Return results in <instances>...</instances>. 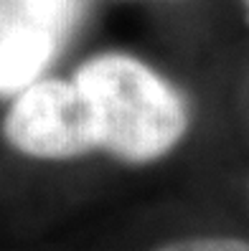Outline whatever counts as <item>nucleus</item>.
<instances>
[{
    "mask_svg": "<svg viewBox=\"0 0 249 251\" xmlns=\"http://www.w3.org/2000/svg\"><path fill=\"white\" fill-rule=\"evenodd\" d=\"M82 13V0H0V97H13L43 76Z\"/></svg>",
    "mask_w": 249,
    "mask_h": 251,
    "instance_id": "7ed1b4c3",
    "label": "nucleus"
},
{
    "mask_svg": "<svg viewBox=\"0 0 249 251\" xmlns=\"http://www.w3.org/2000/svg\"><path fill=\"white\" fill-rule=\"evenodd\" d=\"M244 10H247V21H249V0H244Z\"/></svg>",
    "mask_w": 249,
    "mask_h": 251,
    "instance_id": "39448f33",
    "label": "nucleus"
},
{
    "mask_svg": "<svg viewBox=\"0 0 249 251\" xmlns=\"http://www.w3.org/2000/svg\"><path fill=\"white\" fill-rule=\"evenodd\" d=\"M74 84L89 107L97 150L145 165L168 155L188 129V107L175 86L130 53L107 51L77 69Z\"/></svg>",
    "mask_w": 249,
    "mask_h": 251,
    "instance_id": "f257e3e1",
    "label": "nucleus"
},
{
    "mask_svg": "<svg viewBox=\"0 0 249 251\" xmlns=\"http://www.w3.org/2000/svg\"><path fill=\"white\" fill-rule=\"evenodd\" d=\"M155 251H249V244L239 239H221V236H201V239L173 241Z\"/></svg>",
    "mask_w": 249,
    "mask_h": 251,
    "instance_id": "20e7f679",
    "label": "nucleus"
},
{
    "mask_svg": "<svg viewBox=\"0 0 249 251\" xmlns=\"http://www.w3.org/2000/svg\"><path fill=\"white\" fill-rule=\"evenodd\" d=\"M13 150L38 160H69L97 150L89 107L74 79H36L21 92L3 120Z\"/></svg>",
    "mask_w": 249,
    "mask_h": 251,
    "instance_id": "f03ea898",
    "label": "nucleus"
}]
</instances>
